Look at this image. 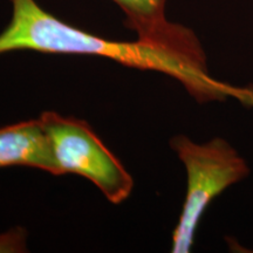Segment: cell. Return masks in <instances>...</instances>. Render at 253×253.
<instances>
[{
    "mask_svg": "<svg viewBox=\"0 0 253 253\" xmlns=\"http://www.w3.org/2000/svg\"><path fill=\"white\" fill-rule=\"evenodd\" d=\"M170 147L186 171V194L173 229L171 252L188 253L209 205L227 188L248 177L250 168L245 158L221 137L196 143L188 136L176 135L170 140Z\"/></svg>",
    "mask_w": 253,
    "mask_h": 253,
    "instance_id": "2",
    "label": "cell"
},
{
    "mask_svg": "<svg viewBox=\"0 0 253 253\" xmlns=\"http://www.w3.org/2000/svg\"><path fill=\"white\" fill-rule=\"evenodd\" d=\"M26 231L12 229L0 235V252H25L26 250Z\"/></svg>",
    "mask_w": 253,
    "mask_h": 253,
    "instance_id": "6",
    "label": "cell"
},
{
    "mask_svg": "<svg viewBox=\"0 0 253 253\" xmlns=\"http://www.w3.org/2000/svg\"><path fill=\"white\" fill-rule=\"evenodd\" d=\"M39 119L49 138L60 175L84 177L113 204H121L130 196L134 188L130 173L86 121L55 112L42 113Z\"/></svg>",
    "mask_w": 253,
    "mask_h": 253,
    "instance_id": "3",
    "label": "cell"
},
{
    "mask_svg": "<svg viewBox=\"0 0 253 253\" xmlns=\"http://www.w3.org/2000/svg\"><path fill=\"white\" fill-rule=\"evenodd\" d=\"M9 1L12 18L0 33V54L34 50L49 54L101 56L126 67L156 71L175 78L198 101L225 96V87L210 78L207 66L191 61L166 47L141 39H104L60 20L41 8L36 0Z\"/></svg>",
    "mask_w": 253,
    "mask_h": 253,
    "instance_id": "1",
    "label": "cell"
},
{
    "mask_svg": "<svg viewBox=\"0 0 253 253\" xmlns=\"http://www.w3.org/2000/svg\"><path fill=\"white\" fill-rule=\"evenodd\" d=\"M7 167H30L60 175L40 119L0 128V168Z\"/></svg>",
    "mask_w": 253,
    "mask_h": 253,
    "instance_id": "5",
    "label": "cell"
},
{
    "mask_svg": "<svg viewBox=\"0 0 253 253\" xmlns=\"http://www.w3.org/2000/svg\"><path fill=\"white\" fill-rule=\"evenodd\" d=\"M126 15L125 25L137 39L173 50L191 61L205 63L207 58L198 38L190 28L167 19L168 0H113Z\"/></svg>",
    "mask_w": 253,
    "mask_h": 253,
    "instance_id": "4",
    "label": "cell"
}]
</instances>
